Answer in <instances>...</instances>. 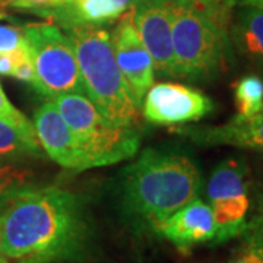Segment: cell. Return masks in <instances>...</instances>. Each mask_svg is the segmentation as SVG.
I'll return each instance as SVG.
<instances>
[{
    "label": "cell",
    "mask_w": 263,
    "mask_h": 263,
    "mask_svg": "<svg viewBox=\"0 0 263 263\" xmlns=\"http://www.w3.org/2000/svg\"><path fill=\"white\" fill-rule=\"evenodd\" d=\"M0 230L9 263L82 262L94 241L84 199L54 186L18 193L0 215Z\"/></svg>",
    "instance_id": "cell-1"
},
{
    "label": "cell",
    "mask_w": 263,
    "mask_h": 263,
    "mask_svg": "<svg viewBox=\"0 0 263 263\" xmlns=\"http://www.w3.org/2000/svg\"><path fill=\"white\" fill-rule=\"evenodd\" d=\"M200 173L179 154L145 149L124 170L122 202L133 218L152 228L199 197Z\"/></svg>",
    "instance_id": "cell-2"
},
{
    "label": "cell",
    "mask_w": 263,
    "mask_h": 263,
    "mask_svg": "<svg viewBox=\"0 0 263 263\" xmlns=\"http://www.w3.org/2000/svg\"><path fill=\"white\" fill-rule=\"evenodd\" d=\"M65 28L75 48L86 97L107 122L116 127L133 129L139 108L117 65L111 34L91 24H73Z\"/></svg>",
    "instance_id": "cell-3"
},
{
    "label": "cell",
    "mask_w": 263,
    "mask_h": 263,
    "mask_svg": "<svg viewBox=\"0 0 263 263\" xmlns=\"http://www.w3.org/2000/svg\"><path fill=\"white\" fill-rule=\"evenodd\" d=\"M231 16L173 2L174 76L195 82L214 81L219 76L231 47Z\"/></svg>",
    "instance_id": "cell-4"
},
{
    "label": "cell",
    "mask_w": 263,
    "mask_h": 263,
    "mask_svg": "<svg viewBox=\"0 0 263 263\" xmlns=\"http://www.w3.org/2000/svg\"><path fill=\"white\" fill-rule=\"evenodd\" d=\"M54 105L75 133L89 168L127 160L139 148V136L129 127L108 123L92 101L84 94L57 95Z\"/></svg>",
    "instance_id": "cell-5"
},
{
    "label": "cell",
    "mask_w": 263,
    "mask_h": 263,
    "mask_svg": "<svg viewBox=\"0 0 263 263\" xmlns=\"http://www.w3.org/2000/svg\"><path fill=\"white\" fill-rule=\"evenodd\" d=\"M24 35L37 76L34 88L40 94L51 98L85 94L75 48L67 34L53 24L38 22L27 25Z\"/></svg>",
    "instance_id": "cell-6"
},
{
    "label": "cell",
    "mask_w": 263,
    "mask_h": 263,
    "mask_svg": "<svg viewBox=\"0 0 263 263\" xmlns=\"http://www.w3.org/2000/svg\"><path fill=\"white\" fill-rule=\"evenodd\" d=\"M206 197L216 224L215 243H226L243 234L252 205L245 161L228 158L219 162L208 180Z\"/></svg>",
    "instance_id": "cell-7"
},
{
    "label": "cell",
    "mask_w": 263,
    "mask_h": 263,
    "mask_svg": "<svg viewBox=\"0 0 263 263\" xmlns=\"http://www.w3.org/2000/svg\"><path fill=\"white\" fill-rule=\"evenodd\" d=\"M212 110L214 103L208 95L173 82L152 85L142 103L145 119L161 126L197 122Z\"/></svg>",
    "instance_id": "cell-8"
},
{
    "label": "cell",
    "mask_w": 263,
    "mask_h": 263,
    "mask_svg": "<svg viewBox=\"0 0 263 263\" xmlns=\"http://www.w3.org/2000/svg\"><path fill=\"white\" fill-rule=\"evenodd\" d=\"M114 56L138 108L154 85V60L135 27L132 9L120 16L111 35Z\"/></svg>",
    "instance_id": "cell-9"
},
{
    "label": "cell",
    "mask_w": 263,
    "mask_h": 263,
    "mask_svg": "<svg viewBox=\"0 0 263 263\" xmlns=\"http://www.w3.org/2000/svg\"><path fill=\"white\" fill-rule=\"evenodd\" d=\"M173 2L136 0L130 8L135 27L161 76H174Z\"/></svg>",
    "instance_id": "cell-10"
},
{
    "label": "cell",
    "mask_w": 263,
    "mask_h": 263,
    "mask_svg": "<svg viewBox=\"0 0 263 263\" xmlns=\"http://www.w3.org/2000/svg\"><path fill=\"white\" fill-rule=\"evenodd\" d=\"M34 129L41 148L59 165L73 171L89 168L75 133L67 126L54 103L43 104L34 113Z\"/></svg>",
    "instance_id": "cell-11"
},
{
    "label": "cell",
    "mask_w": 263,
    "mask_h": 263,
    "mask_svg": "<svg viewBox=\"0 0 263 263\" xmlns=\"http://www.w3.org/2000/svg\"><path fill=\"white\" fill-rule=\"evenodd\" d=\"M154 230L183 252L195 246L215 243L216 238L212 209L199 197L165 218Z\"/></svg>",
    "instance_id": "cell-12"
},
{
    "label": "cell",
    "mask_w": 263,
    "mask_h": 263,
    "mask_svg": "<svg viewBox=\"0 0 263 263\" xmlns=\"http://www.w3.org/2000/svg\"><path fill=\"white\" fill-rule=\"evenodd\" d=\"M184 133L200 145H228L263 152V110L250 117L235 114L224 124L189 129Z\"/></svg>",
    "instance_id": "cell-13"
},
{
    "label": "cell",
    "mask_w": 263,
    "mask_h": 263,
    "mask_svg": "<svg viewBox=\"0 0 263 263\" xmlns=\"http://www.w3.org/2000/svg\"><path fill=\"white\" fill-rule=\"evenodd\" d=\"M230 46L249 63L263 69V9L235 6L228 29Z\"/></svg>",
    "instance_id": "cell-14"
},
{
    "label": "cell",
    "mask_w": 263,
    "mask_h": 263,
    "mask_svg": "<svg viewBox=\"0 0 263 263\" xmlns=\"http://www.w3.org/2000/svg\"><path fill=\"white\" fill-rule=\"evenodd\" d=\"M135 2L136 0H76L50 13L60 19L63 25H103L105 22L120 18L126 10L130 9Z\"/></svg>",
    "instance_id": "cell-15"
},
{
    "label": "cell",
    "mask_w": 263,
    "mask_h": 263,
    "mask_svg": "<svg viewBox=\"0 0 263 263\" xmlns=\"http://www.w3.org/2000/svg\"><path fill=\"white\" fill-rule=\"evenodd\" d=\"M237 114L250 117L263 110V79L257 75H246L234 84Z\"/></svg>",
    "instance_id": "cell-16"
},
{
    "label": "cell",
    "mask_w": 263,
    "mask_h": 263,
    "mask_svg": "<svg viewBox=\"0 0 263 263\" xmlns=\"http://www.w3.org/2000/svg\"><path fill=\"white\" fill-rule=\"evenodd\" d=\"M29 170L13 164H0V215L13 197L29 187Z\"/></svg>",
    "instance_id": "cell-17"
},
{
    "label": "cell",
    "mask_w": 263,
    "mask_h": 263,
    "mask_svg": "<svg viewBox=\"0 0 263 263\" xmlns=\"http://www.w3.org/2000/svg\"><path fill=\"white\" fill-rule=\"evenodd\" d=\"M0 120L9 124L10 127H13L31 146H34L35 149L40 151L41 145L38 141L34 124L29 122L13 104L10 103L9 98L6 97L3 88H2V85H0Z\"/></svg>",
    "instance_id": "cell-18"
},
{
    "label": "cell",
    "mask_w": 263,
    "mask_h": 263,
    "mask_svg": "<svg viewBox=\"0 0 263 263\" xmlns=\"http://www.w3.org/2000/svg\"><path fill=\"white\" fill-rule=\"evenodd\" d=\"M25 154H40V151L31 146L18 132L9 124L0 120V158L25 155Z\"/></svg>",
    "instance_id": "cell-19"
},
{
    "label": "cell",
    "mask_w": 263,
    "mask_h": 263,
    "mask_svg": "<svg viewBox=\"0 0 263 263\" xmlns=\"http://www.w3.org/2000/svg\"><path fill=\"white\" fill-rule=\"evenodd\" d=\"M241 237L247 243L263 247V189L256 196L253 214L247 219Z\"/></svg>",
    "instance_id": "cell-20"
},
{
    "label": "cell",
    "mask_w": 263,
    "mask_h": 263,
    "mask_svg": "<svg viewBox=\"0 0 263 263\" xmlns=\"http://www.w3.org/2000/svg\"><path fill=\"white\" fill-rule=\"evenodd\" d=\"M25 43L27 41L24 35V29L10 24L0 22V53L13 51L21 46H24Z\"/></svg>",
    "instance_id": "cell-21"
},
{
    "label": "cell",
    "mask_w": 263,
    "mask_h": 263,
    "mask_svg": "<svg viewBox=\"0 0 263 263\" xmlns=\"http://www.w3.org/2000/svg\"><path fill=\"white\" fill-rule=\"evenodd\" d=\"M230 263H263V247L245 241Z\"/></svg>",
    "instance_id": "cell-22"
},
{
    "label": "cell",
    "mask_w": 263,
    "mask_h": 263,
    "mask_svg": "<svg viewBox=\"0 0 263 263\" xmlns=\"http://www.w3.org/2000/svg\"><path fill=\"white\" fill-rule=\"evenodd\" d=\"M183 3H189L197 8H203V9L212 10L216 13H222V15H233V10L235 8L234 0H177Z\"/></svg>",
    "instance_id": "cell-23"
},
{
    "label": "cell",
    "mask_w": 263,
    "mask_h": 263,
    "mask_svg": "<svg viewBox=\"0 0 263 263\" xmlns=\"http://www.w3.org/2000/svg\"><path fill=\"white\" fill-rule=\"evenodd\" d=\"M10 3L15 8L37 12H53L63 6L62 0H10Z\"/></svg>",
    "instance_id": "cell-24"
},
{
    "label": "cell",
    "mask_w": 263,
    "mask_h": 263,
    "mask_svg": "<svg viewBox=\"0 0 263 263\" xmlns=\"http://www.w3.org/2000/svg\"><path fill=\"white\" fill-rule=\"evenodd\" d=\"M25 46H27V43L24 46H21L19 48H16V50H13V51L0 53V75L12 76L15 65H16L19 56H21V53L25 48Z\"/></svg>",
    "instance_id": "cell-25"
},
{
    "label": "cell",
    "mask_w": 263,
    "mask_h": 263,
    "mask_svg": "<svg viewBox=\"0 0 263 263\" xmlns=\"http://www.w3.org/2000/svg\"><path fill=\"white\" fill-rule=\"evenodd\" d=\"M235 6H254L263 9V0H234Z\"/></svg>",
    "instance_id": "cell-26"
},
{
    "label": "cell",
    "mask_w": 263,
    "mask_h": 263,
    "mask_svg": "<svg viewBox=\"0 0 263 263\" xmlns=\"http://www.w3.org/2000/svg\"><path fill=\"white\" fill-rule=\"evenodd\" d=\"M0 263H9L3 253V247H2V230H0Z\"/></svg>",
    "instance_id": "cell-27"
},
{
    "label": "cell",
    "mask_w": 263,
    "mask_h": 263,
    "mask_svg": "<svg viewBox=\"0 0 263 263\" xmlns=\"http://www.w3.org/2000/svg\"><path fill=\"white\" fill-rule=\"evenodd\" d=\"M73 2H76V0H62L63 6H66V5H70V3H73Z\"/></svg>",
    "instance_id": "cell-28"
}]
</instances>
